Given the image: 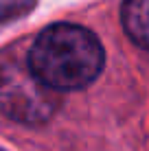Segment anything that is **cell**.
<instances>
[{"label": "cell", "instance_id": "2", "mask_svg": "<svg viewBox=\"0 0 149 151\" xmlns=\"http://www.w3.org/2000/svg\"><path fill=\"white\" fill-rule=\"evenodd\" d=\"M57 92L31 72L27 61L0 64V112L13 121L42 123L57 107Z\"/></svg>", "mask_w": 149, "mask_h": 151}, {"label": "cell", "instance_id": "1", "mask_svg": "<svg viewBox=\"0 0 149 151\" xmlns=\"http://www.w3.org/2000/svg\"><path fill=\"white\" fill-rule=\"evenodd\" d=\"M31 72L53 92L90 86L101 75L105 53L99 37L79 24H50L33 42L27 57Z\"/></svg>", "mask_w": 149, "mask_h": 151}, {"label": "cell", "instance_id": "3", "mask_svg": "<svg viewBox=\"0 0 149 151\" xmlns=\"http://www.w3.org/2000/svg\"><path fill=\"white\" fill-rule=\"evenodd\" d=\"M123 29L140 48L149 50V0H125Z\"/></svg>", "mask_w": 149, "mask_h": 151}]
</instances>
